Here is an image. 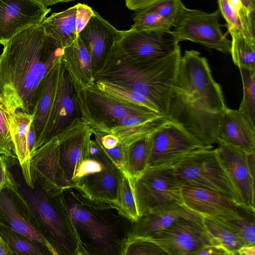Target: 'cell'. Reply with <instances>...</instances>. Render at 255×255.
<instances>
[{
    "mask_svg": "<svg viewBox=\"0 0 255 255\" xmlns=\"http://www.w3.org/2000/svg\"><path fill=\"white\" fill-rule=\"evenodd\" d=\"M0 55V106L32 114L37 88L63 49L41 24L29 27L2 44Z\"/></svg>",
    "mask_w": 255,
    "mask_h": 255,
    "instance_id": "6da1fadb",
    "label": "cell"
},
{
    "mask_svg": "<svg viewBox=\"0 0 255 255\" xmlns=\"http://www.w3.org/2000/svg\"><path fill=\"white\" fill-rule=\"evenodd\" d=\"M227 107L220 85L206 59L186 50L179 62L168 120L182 127L205 145L216 143L220 117Z\"/></svg>",
    "mask_w": 255,
    "mask_h": 255,
    "instance_id": "7a4b0ae2",
    "label": "cell"
},
{
    "mask_svg": "<svg viewBox=\"0 0 255 255\" xmlns=\"http://www.w3.org/2000/svg\"><path fill=\"white\" fill-rule=\"evenodd\" d=\"M61 194L85 255H124L133 222L116 204L93 199L76 185Z\"/></svg>",
    "mask_w": 255,
    "mask_h": 255,
    "instance_id": "3957f363",
    "label": "cell"
},
{
    "mask_svg": "<svg viewBox=\"0 0 255 255\" xmlns=\"http://www.w3.org/2000/svg\"><path fill=\"white\" fill-rule=\"evenodd\" d=\"M181 56L179 48L156 63L142 64L125 59L113 47L96 73L95 80L109 82L142 95L168 119L171 92Z\"/></svg>",
    "mask_w": 255,
    "mask_h": 255,
    "instance_id": "277c9868",
    "label": "cell"
},
{
    "mask_svg": "<svg viewBox=\"0 0 255 255\" xmlns=\"http://www.w3.org/2000/svg\"><path fill=\"white\" fill-rule=\"evenodd\" d=\"M24 196L55 255H85L63 203L61 188L28 187Z\"/></svg>",
    "mask_w": 255,
    "mask_h": 255,
    "instance_id": "5b68a950",
    "label": "cell"
},
{
    "mask_svg": "<svg viewBox=\"0 0 255 255\" xmlns=\"http://www.w3.org/2000/svg\"><path fill=\"white\" fill-rule=\"evenodd\" d=\"M182 187H194L219 193L240 205L217 148L193 153L171 165Z\"/></svg>",
    "mask_w": 255,
    "mask_h": 255,
    "instance_id": "8992f818",
    "label": "cell"
},
{
    "mask_svg": "<svg viewBox=\"0 0 255 255\" xmlns=\"http://www.w3.org/2000/svg\"><path fill=\"white\" fill-rule=\"evenodd\" d=\"M130 180L139 217L183 205L182 187L171 165L148 167L140 175Z\"/></svg>",
    "mask_w": 255,
    "mask_h": 255,
    "instance_id": "52a82bcc",
    "label": "cell"
},
{
    "mask_svg": "<svg viewBox=\"0 0 255 255\" xmlns=\"http://www.w3.org/2000/svg\"><path fill=\"white\" fill-rule=\"evenodd\" d=\"M76 101L81 120L91 128L102 131L128 117L159 113L113 98L98 89L95 84L77 92Z\"/></svg>",
    "mask_w": 255,
    "mask_h": 255,
    "instance_id": "ba28073f",
    "label": "cell"
},
{
    "mask_svg": "<svg viewBox=\"0 0 255 255\" xmlns=\"http://www.w3.org/2000/svg\"><path fill=\"white\" fill-rule=\"evenodd\" d=\"M171 29L146 30L131 27L122 30L113 46L118 54L132 62L142 64L156 63L180 48Z\"/></svg>",
    "mask_w": 255,
    "mask_h": 255,
    "instance_id": "9c48e42d",
    "label": "cell"
},
{
    "mask_svg": "<svg viewBox=\"0 0 255 255\" xmlns=\"http://www.w3.org/2000/svg\"><path fill=\"white\" fill-rule=\"evenodd\" d=\"M219 9L212 13L186 7L179 0L172 31L179 42L189 40L224 53H230L231 41L222 32Z\"/></svg>",
    "mask_w": 255,
    "mask_h": 255,
    "instance_id": "30bf717a",
    "label": "cell"
},
{
    "mask_svg": "<svg viewBox=\"0 0 255 255\" xmlns=\"http://www.w3.org/2000/svg\"><path fill=\"white\" fill-rule=\"evenodd\" d=\"M213 147L205 145L182 127L167 120L151 134L148 167L172 165L193 153Z\"/></svg>",
    "mask_w": 255,
    "mask_h": 255,
    "instance_id": "8fae6325",
    "label": "cell"
},
{
    "mask_svg": "<svg viewBox=\"0 0 255 255\" xmlns=\"http://www.w3.org/2000/svg\"><path fill=\"white\" fill-rule=\"evenodd\" d=\"M151 239L171 255H195L204 246L212 244L202 216L181 217Z\"/></svg>",
    "mask_w": 255,
    "mask_h": 255,
    "instance_id": "7c38bea8",
    "label": "cell"
},
{
    "mask_svg": "<svg viewBox=\"0 0 255 255\" xmlns=\"http://www.w3.org/2000/svg\"><path fill=\"white\" fill-rule=\"evenodd\" d=\"M0 226L9 228L52 249L41 232L36 218L19 188H3L0 192Z\"/></svg>",
    "mask_w": 255,
    "mask_h": 255,
    "instance_id": "4fadbf2b",
    "label": "cell"
},
{
    "mask_svg": "<svg viewBox=\"0 0 255 255\" xmlns=\"http://www.w3.org/2000/svg\"><path fill=\"white\" fill-rule=\"evenodd\" d=\"M220 159L236 189L241 206L255 209V155L218 140Z\"/></svg>",
    "mask_w": 255,
    "mask_h": 255,
    "instance_id": "5bb4252c",
    "label": "cell"
},
{
    "mask_svg": "<svg viewBox=\"0 0 255 255\" xmlns=\"http://www.w3.org/2000/svg\"><path fill=\"white\" fill-rule=\"evenodd\" d=\"M51 10L36 0H0V44L29 27L40 24Z\"/></svg>",
    "mask_w": 255,
    "mask_h": 255,
    "instance_id": "9a60e30c",
    "label": "cell"
},
{
    "mask_svg": "<svg viewBox=\"0 0 255 255\" xmlns=\"http://www.w3.org/2000/svg\"><path fill=\"white\" fill-rule=\"evenodd\" d=\"M122 31L116 28L94 10L78 36L82 40L90 55L93 71L96 73L115 44L121 36Z\"/></svg>",
    "mask_w": 255,
    "mask_h": 255,
    "instance_id": "2e32d148",
    "label": "cell"
},
{
    "mask_svg": "<svg viewBox=\"0 0 255 255\" xmlns=\"http://www.w3.org/2000/svg\"><path fill=\"white\" fill-rule=\"evenodd\" d=\"M78 117L79 115L76 91L70 76L62 64L55 102L42 144L61 133Z\"/></svg>",
    "mask_w": 255,
    "mask_h": 255,
    "instance_id": "e0dca14e",
    "label": "cell"
},
{
    "mask_svg": "<svg viewBox=\"0 0 255 255\" xmlns=\"http://www.w3.org/2000/svg\"><path fill=\"white\" fill-rule=\"evenodd\" d=\"M62 67L60 57L42 80L37 88L32 112L33 119L32 124L34 141L30 156L42 144L45 130L53 108Z\"/></svg>",
    "mask_w": 255,
    "mask_h": 255,
    "instance_id": "ac0fdd59",
    "label": "cell"
},
{
    "mask_svg": "<svg viewBox=\"0 0 255 255\" xmlns=\"http://www.w3.org/2000/svg\"><path fill=\"white\" fill-rule=\"evenodd\" d=\"M181 193L183 205L202 217L228 220L238 216L239 205L219 193L194 187H183Z\"/></svg>",
    "mask_w": 255,
    "mask_h": 255,
    "instance_id": "d6986e66",
    "label": "cell"
},
{
    "mask_svg": "<svg viewBox=\"0 0 255 255\" xmlns=\"http://www.w3.org/2000/svg\"><path fill=\"white\" fill-rule=\"evenodd\" d=\"M218 140L236 146L247 154L253 153L255 152V127L239 110L227 107L219 118Z\"/></svg>",
    "mask_w": 255,
    "mask_h": 255,
    "instance_id": "ffe728a7",
    "label": "cell"
},
{
    "mask_svg": "<svg viewBox=\"0 0 255 255\" xmlns=\"http://www.w3.org/2000/svg\"><path fill=\"white\" fill-rule=\"evenodd\" d=\"M123 175L108 157L102 170L82 177L75 185L93 199L116 204Z\"/></svg>",
    "mask_w": 255,
    "mask_h": 255,
    "instance_id": "44dd1931",
    "label": "cell"
},
{
    "mask_svg": "<svg viewBox=\"0 0 255 255\" xmlns=\"http://www.w3.org/2000/svg\"><path fill=\"white\" fill-rule=\"evenodd\" d=\"M0 108L8 124L14 146V153L18 160L27 187L34 188L30 175L31 156L28 143V135L32 124L33 115L17 110L10 112Z\"/></svg>",
    "mask_w": 255,
    "mask_h": 255,
    "instance_id": "7402d4cb",
    "label": "cell"
},
{
    "mask_svg": "<svg viewBox=\"0 0 255 255\" xmlns=\"http://www.w3.org/2000/svg\"><path fill=\"white\" fill-rule=\"evenodd\" d=\"M61 59L76 92L95 84L90 55L78 36L72 44L63 49Z\"/></svg>",
    "mask_w": 255,
    "mask_h": 255,
    "instance_id": "603a6c76",
    "label": "cell"
},
{
    "mask_svg": "<svg viewBox=\"0 0 255 255\" xmlns=\"http://www.w3.org/2000/svg\"><path fill=\"white\" fill-rule=\"evenodd\" d=\"M195 216H201L183 205L153 211L139 217L133 222L130 236L151 238L179 218Z\"/></svg>",
    "mask_w": 255,
    "mask_h": 255,
    "instance_id": "cb8c5ba5",
    "label": "cell"
},
{
    "mask_svg": "<svg viewBox=\"0 0 255 255\" xmlns=\"http://www.w3.org/2000/svg\"><path fill=\"white\" fill-rule=\"evenodd\" d=\"M76 5L54 12L41 23L45 33L54 38L63 49L72 44L76 33Z\"/></svg>",
    "mask_w": 255,
    "mask_h": 255,
    "instance_id": "d4e9b609",
    "label": "cell"
},
{
    "mask_svg": "<svg viewBox=\"0 0 255 255\" xmlns=\"http://www.w3.org/2000/svg\"><path fill=\"white\" fill-rule=\"evenodd\" d=\"M202 223L212 244L223 247L231 255H237L238 251L246 245L237 230L225 220L205 216H202Z\"/></svg>",
    "mask_w": 255,
    "mask_h": 255,
    "instance_id": "484cf974",
    "label": "cell"
},
{
    "mask_svg": "<svg viewBox=\"0 0 255 255\" xmlns=\"http://www.w3.org/2000/svg\"><path fill=\"white\" fill-rule=\"evenodd\" d=\"M151 133L140 137L127 145L124 174L131 179L140 175L148 167Z\"/></svg>",
    "mask_w": 255,
    "mask_h": 255,
    "instance_id": "4316f807",
    "label": "cell"
},
{
    "mask_svg": "<svg viewBox=\"0 0 255 255\" xmlns=\"http://www.w3.org/2000/svg\"><path fill=\"white\" fill-rule=\"evenodd\" d=\"M228 30L232 37L230 53L234 63L239 68L255 69V38L236 29Z\"/></svg>",
    "mask_w": 255,
    "mask_h": 255,
    "instance_id": "83f0119b",
    "label": "cell"
},
{
    "mask_svg": "<svg viewBox=\"0 0 255 255\" xmlns=\"http://www.w3.org/2000/svg\"><path fill=\"white\" fill-rule=\"evenodd\" d=\"M0 235L14 255H52L43 245L9 228L0 226Z\"/></svg>",
    "mask_w": 255,
    "mask_h": 255,
    "instance_id": "f1b7e54d",
    "label": "cell"
},
{
    "mask_svg": "<svg viewBox=\"0 0 255 255\" xmlns=\"http://www.w3.org/2000/svg\"><path fill=\"white\" fill-rule=\"evenodd\" d=\"M95 85L100 90L118 100L130 105L144 107L160 113L156 106L150 100L132 90L102 80H96Z\"/></svg>",
    "mask_w": 255,
    "mask_h": 255,
    "instance_id": "f546056e",
    "label": "cell"
},
{
    "mask_svg": "<svg viewBox=\"0 0 255 255\" xmlns=\"http://www.w3.org/2000/svg\"><path fill=\"white\" fill-rule=\"evenodd\" d=\"M243 96L239 111L255 127V69L239 68Z\"/></svg>",
    "mask_w": 255,
    "mask_h": 255,
    "instance_id": "4dcf8cb0",
    "label": "cell"
},
{
    "mask_svg": "<svg viewBox=\"0 0 255 255\" xmlns=\"http://www.w3.org/2000/svg\"><path fill=\"white\" fill-rule=\"evenodd\" d=\"M238 212L237 217L225 220L237 230L246 245H255V210L239 205Z\"/></svg>",
    "mask_w": 255,
    "mask_h": 255,
    "instance_id": "1f68e13d",
    "label": "cell"
},
{
    "mask_svg": "<svg viewBox=\"0 0 255 255\" xmlns=\"http://www.w3.org/2000/svg\"><path fill=\"white\" fill-rule=\"evenodd\" d=\"M120 210L133 222L139 217L130 177L124 173L117 203Z\"/></svg>",
    "mask_w": 255,
    "mask_h": 255,
    "instance_id": "d6a6232c",
    "label": "cell"
},
{
    "mask_svg": "<svg viewBox=\"0 0 255 255\" xmlns=\"http://www.w3.org/2000/svg\"><path fill=\"white\" fill-rule=\"evenodd\" d=\"M133 24L131 27L146 30H168L172 24L157 13L139 9L132 14Z\"/></svg>",
    "mask_w": 255,
    "mask_h": 255,
    "instance_id": "836d02e7",
    "label": "cell"
},
{
    "mask_svg": "<svg viewBox=\"0 0 255 255\" xmlns=\"http://www.w3.org/2000/svg\"><path fill=\"white\" fill-rule=\"evenodd\" d=\"M165 255L166 252L149 238L130 236L124 255Z\"/></svg>",
    "mask_w": 255,
    "mask_h": 255,
    "instance_id": "e575fe53",
    "label": "cell"
},
{
    "mask_svg": "<svg viewBox=\"0 0 255 255\" xmlns=\"http://www.w3.org/2000/svg\"><path fill=\"white\" fill-rule=\"evenodd\" d=\"M179 0H161L141 9L155 12L170 22L173 25Z\"/></svg>",
    "mask_w": 255,
    "mask_h": 255,
    "instance_id": "d590c367",
    "label": "cell"
},
{
    "mask_svg": "<svg viewBox=\"0 0 255 255\" xmlns=\"http://www.w3.org/2000/svg\"><path fill=\"white\" fill-rule=\"evenodd\" d=\"M220 13L227 22L228 29L234 28L243 32L241 21L232 8L229 0H218Z\"/></svg>",
    "mask_w": 255,
    "mask_h": 255,
    "instance_id": "8d00e7d4",
    "label": "cell"
},
{
    "mask_svg": "<svg viewBox=\"0 0 255 255\" xmlns=\"http://www.w3.org/2000/svg\"><path fill=\"white\" fill-rule=\"evenodd\" d=\"M9 157L0 154V192L4 188H19L20 186L11 174L8 163Z\"/></svg>",
    "mask_w": 255,
    "mask_h": 255,
    "instance_id": "74e56055",
    "label": "cell"
},
{
    "mask_svg": "<svg viewBox=\"0 0 255 255\" xmlns=\"http://www.w3.org/2000/svg\"><path fill=\"white\" fill-rule=\"evenodd\" d=\"M76 5L77 7L76 33L78 35L94 14V10L85 4L78 3Z\"/></svg>",
    "mask_w": 255,
    "mask_h": 255,
    "instance_id": "f35d334b",
    "label": "cell"
},
{
    "mask_svg": "<svg viewBox=\"0 0 255 255\" xmlns=\"http://www.w3.org/2000/svg\"><path fill=\"white\" fill-rule=\"evenodd\" d=\"M0 135L10 151L14 154V146L5 116L0 107ZM16 156V155H15Z\"/></svg>",
    "mask_w": 255,
    "mask_h": 255,
    "instance_id": "ab89813d",
    "label": "cell"
},
{
    "mask_svg": "<svg viewBox=\"0 0 255 255\" xmlns=\"http://www.w3.org/2000/svg\"><path fill=\"white\" fill-rule=\"evenodd\" d=\"M231 255L223 247L215 244L207 245L196 252L195 255Z\"/></svg>",
    "mask_w": 255,
    "mask_h": 255,
    "instance_id": "60d3db41",
    "label": "cell"
},
{
    "mask_svg": "<svg viewBox=\"0 0 255 255\" xmlns=\"http://www.w3.org/2000/svg\"><path fill=\"white\" fill-rule=\"evenodd\" d=\"M161 0H125L126 6L130 10L141 9Z\"/></svg>",
    "mask_w": 255,
    "mask_h": 255,
    "instance_id": "b9f144b4",
    "label": "cell"
},
{
    "mask_svg": "<svg viewBox=\"0 0 255 255\" xmlns=\"http://www.w3.org/2000/svg\"><path fill=\"white\" fill-rule=\"evenodd\" d=\"M0 154H3L6 156L14 159H17L15 155L9 150L3 139L0 135Z\"/></svg>",
    "mask_w": 255,
    "mask_h": 255,
    "instance_id": "7bdbcfd3",
    "label": "cell"
},
{
    "mask_svg": "<svg viewBox=\"0 0 255 255\" xmlns=\"http://www.w3.org/2000/svg\"><path fill=\"white\" fill-rule=\"evenodd\" d=\"M239 255H255V245H245L242 247L237 252Z\"/></svg>",
    "mask_w": 255,
    "mask_h": 255,
    "instance_id": "ee69618b",
    "label": "cell"
},
{
    "mask_svg": "<svg viewBox=\"0 0 255 255\" xmlns=\"http://www.w3.org/2000/svg\"><path fill=\"white\" fill-rule=\"evenodd\" d=\"M0 255H14L7 244L0 235Z\"/></svg>",
    "mask_w": 255,
    "mask_h": 255,
    "instance_id": "f6af8a7d",
    "label": "cell"
},
{
    "mask_svg": "<svg viewBox=\"0 0 255 255\" xmlns=\"http://www.w3.org/2000/svg\"><path fill=\"white\" fill-rule=\"evenodd\" d=\"M34 141V134L32 124H31L28 135V143L29 145V148L30 151V154L32 151L33 144Z\"/></svg>",
    "mask_w": 255,
    "mask_h": 255,
    "instance_id": "bcb514c9",
    "label": "cell"
},
{
    "mask_svg": "<svg viewBox=\"0 0 255 255\" xmlns=\"http://www.w3.org/2000/svg\"><path fill=\"white\" fill-rule=\"evenodd\" d=\"M243 6L249 11H255V0H240Z\"/></svg>",
    "mask_w": 255,
    "mask_h": 255,
    "instance_id": "7dc6e473",
    "label": "cell"
},
{
    "mask_svg": "<svg viewBox=\"0 0 255 255\" xmlns=\"http://www.w3.org/2000/svg\"><path fill=\"white\" fill-rule=\"evenodd\" d=\"M45 7L53 5L60 2L59 0H36Z\"/></svg>",
    "mask_w": 255,
    "mask_h": 255,
    "instance_id": "c3c4849f",
    "label": "cell"
},
{
    "mask_svg": "<svg viewBox=\"0 0 255 255\" xmlns=\"http://www.w3.org/2000/svg\"><path fill=\"white\" fill-rule=\"evenodd\" d=\"M75 0H59L60 2H67L69 1H72Z\"/></svg>",
    "mask_w": 255,
    "mask_h": 255,
    "instance_id": "681fc988",
    "label": "cell"
}]
</instances>
